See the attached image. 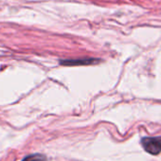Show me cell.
Masks as SVG:
<instances>
[{
	"instance_id": "6da1fadb",
	"label": "cell",
	"mask_w": 161,
	"mask_h": 161,
	"mask_svg": "<svg viewBox=\"0 0 161 161\" xmlns=\"http://www.w3.org/2000/svg\"><path fill=\"white\" fill-rule=\"evenodd\" d=\"M141 145L147 153L156 155L161 152V136L144 137L141 139Z\"/></svg>"
},
{
	"instance_id": "7a4b0ae2",
	"label": "cell",
	"mask_w": 161,
	"mask_h": 161,
	"mask_svg": "<svg viewBox=\"0 0 161 161\" xmlns=\"http://www.w3.org/2000/svg\"><path fill=\"white\" fill-rule=\"evenodd\" d=\"M98 59L93 58H83V59H76V60H64L61 61V64L64 65H87L91 64L98 63Z\"/></svg>"
},
{
	"instance_id": "3957f363",
	"label": "cell",
	"mask_w": 161,
	"mask_h": 161,
	"mask_svg": "<svg viewBox=\"0 0 161 161\" xmlns=\"http://www.w3.org/2000/svg\"><path fill=\"white\" fill-rule=\"evenodd\" d=\"M47 157L44 154L41 153H34V154H30L26 156L22 161H46Z\"/></svg>"
}]
</instances>
